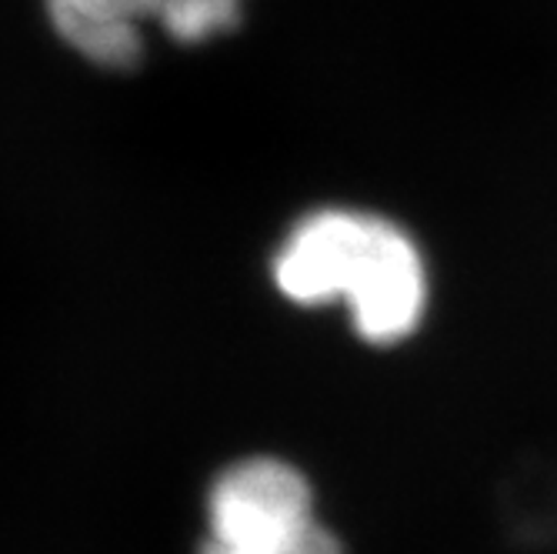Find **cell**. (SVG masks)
<instances>
[{
    "label": "cell",
    "instance_id": "obj_1",
    "mask_svg": "<svg viewBox=\"0 0 557 554\" xmlns=\"http://www.w3.org/2000/svg\"><path fill=\"white\" fill-rule=\"evenodd\" d=\"M271 274L300 308L344 305L371 344L411 337L428 308L421 247L391 218L358 208H318L294 221Z\"/></svg>",
    "mask_w": 557,
    "mask_h": 554
},
{
    "label": "cell",
    "instance_id": "obj_2",
    "mask_svg": "<svg viewBox=\"0 0 557 554\" xmlns=\"http://www.w3.org/2000/svg\"><path fill=\"white\" fill-rule=\"evenodd\" d=\"M197 554H344L318 518L314 491L281 458H244L208 491V534Z\"/></svg>",
    "mask_w": 557,
    "mask_h": 554
},
{
    "label": "cell",
    "instance_id": "obj_3",
    "mask_svg": "<svg viewBox=\"0 0 557 554\" xmlns=\"http://www.w3.org/2000/svg\"><path fill=\"white\" fill-rule=\"evenodd\" d=\"M58 40L100 71H134L150 34L200 47L244 24L247 0H40Z\"/></svg>",
    "mask_w": 557,
    "mask_h": 554
}]
</instances>
